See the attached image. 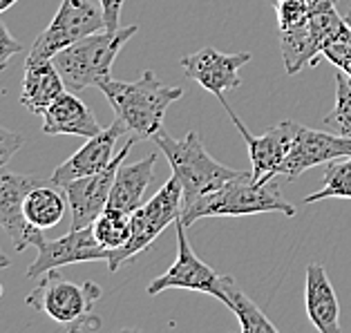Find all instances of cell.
I'll return each mask as SVG.
<instances>
[{
	"label": "cell",
	"instance_id": "7",
	"mask_svg": "<svg viewBox=\"0 0 351 333\" xmlns=\"http://www.w3.org/2000/svg\"><path fill=\"white\" fill-rule=\"evenodd\" d=\"M101 29H106V21L104 12L97 5L90 0H63L52 23L34 40L25 63L49 61L65 47H70L72 42Z\"/></svg>",
	"mask_w": 351,
	"mask_h": 333
},
{
	"label": "cell",
	"instance_id": "26",
	"mask_svg": "<svg viewBox=\"0 0 351 333\" xmlns=\"http://www.w3.org/2000/svg\"><path fill=\"white\" fill-rule=\"evenodd\" d=\"M276 14L280 29H293L309 21V3L306 0H282L276 7Z\"/></svg>",
	"mask_w": 351,
	"mask_h": 333
},
{
	"label": "cell",
	"instance_id": "35",
	"mask_svg": "<svg viewBox=\"0 0 351 333\" xmlns=\"http://www.w3.org/2000/svg\"><path fill=\"white\" fill-rule=\"evenodd\" d=\"M333 3H336V5H338V3H340V0H333Z\"/></svg>",
	"mask_w": 351,
	"mask_h": 333
},
{
	"label": "cell",
	"instance_id": "34",
	"mask_svg": "<svg viewBox=\"0 0 351 333\" xmlns=\"http://www.w3.org/2000/svg\"><path fill=\"white\" fill-rule=\"evenodd\" d=\"M0 297H3V284H0Z\"/></svg>",
	"mask_w": 351,
	"mask_h": 333
},
{
	"label": "cell",
	"instance_id": "23",
	"mask_svg": "<svg viewBox=\"0 0 351 333\" xmlns=\"http://www.w3.org/2000/svg\"><path fill=\"white\" fill-rule=\"evenodd\" d=\"M130 219H132L130 212L108 206L97 219H94V224H92L94 237H97L101 246H106L110 251L121 249V246L130 240V230H132Z\"/></svg>",
	"mask_w": 351,
	"mask_h": 333
},
{
	"label": "cell",
	"instance_id": "10",
	"mask_svg": "<svg viewBox=\"0 0 351 333\" xmlns=\"http://www.w3.org/2000/svg\"><path fill=\"white\" fill-rule=\"evenodd\" d=\"M134 141H139V139H136V136H130V139L125 141V146L117 152L112 164L101 170V173L74 179V182L63 186V190L67 195V201H70V210H72V228L92 226L94 219H97L101 212L108 208L117 170L125 161V157L130 155Z\"/></svg>",
	"mask_w": 351,
	"mask_h": 333
},
{
	"label": "cell",
	"instance_id": "4",
	"mask_svg": "<svg viewBox=\"0 0 351 333\" xmlns=\"http://www.w3.org/2000/svg\"><path fill=\"white\" fill-rule=\"evenodd\" d=\"M152 141L166 155L170 168H173V175L182 184L184 190L182 210L199 197H204V195L217 190V188L228 184L230 179H235L242 173V170L228 168L224 164H219L217 159H213L206 152V148H204L199 132L195 130L188 132L184 139H175V136L161 130L159 134L152 136Z\"/></svg>",
	"mask_w": 351,
	"mask_h": 333
},
{
	"label": "cell",
	"instance_id": "20",
	"mask_svg": "<svg viewBox=\"0 0 351 333\" xmlns=\"http://www.w3.org/2000/svg\"><path fill=\"white\" fill-rule=\"evenodd\" d=\"M56 188L58 186H54L52 179H49V182L32 188L29 195L25 197L23 212L25 219L32 226L45 230V228H54L63 219L65 208L70 206V201H67V195H61Z\"/></svg>",
	"mask_w": 351,
	"mask_h": 333
},
{
	"label": "cell",
	"instance_id": "14",
	"mask_svg": "<svg viewBox=\"0 0 351 333\" xmlns=\"http://www.w3.org/2000/svg\"><path fill=\"white\" fill-rule=\"evenodd\" d=\"M349 155H351V139H347V136L311 130V127L300 125L293 148H291L289 157L282 161L278 177L282 175L287 179H298L309 168L329 164L333 159L349 157Z\"/></svg>",
	"mask_w": 351,
	"mask_h": 333
},
{
	"label": "cell",
	"instance_id": "13",
	"mask_svg": "<svg viewBox=\"0 0 351 333\" xmlns=\"http://www.w3.org/2000/svg\"><path fill=\"white\" fill-rule=\"evenodd\" d=\"M251 61V54H224L215 47H202L199 52L188 54L182 58V70L188 79H193L202 85L204 90L215 94L219 103H226L224 92L235 90L242 85L239 79V67Z\"/></svg>",
	"mask_w": 351,
	"mask_h": 333
},
{
	"label": "cell",
	"instance_id": "19",
	"mask_svg": "<svg viewBox=\"0 0 351 333\" xmlns=\"http://www.w3.org/2000/svg\"><path fill=\"white\" fill-rule=\"evenodd\" d=\"M155 166H157V155H148L141 161H134V164L119 166L108 206L132 215L143 204L145 190H148V186L155 179Z\"/></svg>",
	"mask_w": 351,
	"mask_h": 333
},
{
	"label": "cell",
	"instance_id": "8",
	"mask_svg": "<svg viewBox=\"0 0 351 333\" xmlns=\"http://www.w3.org/2000/svg\"><path fill=\"white\" fill-rule=\"evenodd\" d=\"M177 228V260L164 275L155 278L148 284V295H159L168 288H188V291L197 293H208L224 300V275H219L215 269H210L206 262L197 258L193 246L188 244L186 226L182 221H175Z\"/></svg>",
	"mask_w": 351,
	"mask_h": 333
},
{
	"label": "cell",
	"instance_id": "5",
	"mask_svg": "<svg viewBox=\"0 0 351 333\" xmlns=\"http://www.w3.org/2000/svg\"><path fill=\"white\" fill-rule=\"evenodd\" d=\"M101 295L104 291L94 282L88 280L76 284L52 269L40 275V282L25 297V302L67 331H97L101 329V320L92 309L101 300Z\"/></svg>",
	"mask_w": 351,
	"mask_h": 333
},
{
	"label": "cell",
	"instance_id": "33",
	"mask_svg": "<svg viewBox=\"0 0 351 333\" xmlns=\"http://www.w3.org/2000/svg\"><path fill=\"white\" fill-rule=\"evenodd\" d=\"M267 3H269V5L273 7V10H276V7H278V5L282 3V0H267Z\"/></svg>",
	"mask_w": 351,
	"mask_h": 333
},
{
	"label": "cell",
	"instance_id": "15",
	"mask_svg": "<svg viewBox=\"0 0 351 333\" xmlns=\"http://www.w3.org/2000/svg\"><path fill=\"white\" fill-rule=\"evenodd\" d=\"M125 132H128L125 125L119 121V119H114L112 125L106 127V130H101L99 134L90 136L83 148H79L70 159H65L61 166L54 168L52 177H49L52 184L63 188L70 182H74V179L101 173L104 168H108L112 164V159L117 157L114 155L117 141L121 139Z\"/></svg>",
	"mask_w": 351,
	"mask_h": 333
},
{
	"label": "cell",
	"instance_id": "2",
	"mask_svg": "<svg viewBox=\"0 0 351 333\" xmlns=\"http://www.w3.org/2000/svg\"><path fill=\"white\" fill-rule=\"evenodd\" d=\"M260 212H282L287 217H293L295 206L285 199L280 186L273 179L255 182L251 173L242 170L228 184L186 206L179 221L191 228L197 219L204 217H244L260 215Z\"/></svg>",
	"mask_w": 351,
	"mask_h": 333
},
{
	"label": "cell",
	"instance_id": "24",
	"mask_svg": "<svg viewBox=\"0 0 351 333\" xmlns=\"http://www.w3.org/2000/svg\"><path fill=\"white\" fill-rule=\"evenodd\" d=\"M322 127L351 139V76L340 70L336 72V106L322 119Z\"/></svg>",
	"mask_w": 351,
	"mask_h": 333
},
{
	"label": "cell",
	"instance_id": "22",
	"mask_svg": "<svg viewBox=\"0 0 351 333\" xmlns=\"http://www.w3.org/2000/svg\"><path fill=\"white\" fill-rule=\"evenodd\" d=\"M322 199H351V155L329 161L324 168L322 188L306 195L304 204H315Z\"/></svg>",
	"mask_w": 351,
	"mask_h": 333
},
{
	"label": "cell",
	"instance_id": "11",
	"mask_svg": "<svg viewBox=\"0 0 351 333\" xmlns=\"http://www.w3.org/2000/svg\"><path fill=\"white\" fill-rule=\"evenodd\" d=\"M34 246H36L38 255L27 269V280H38L47 271L70 267V264L94 262V260L108 262L110 253H112L106 246L99 244V240L94 237L92 226L72 228L67 235L56 237V240H45V235H40Z\"/></svg>",
	"mask_w": 351,
	"mask_h": 333
},
{
	"label": "cell",
	"instance_id": "32",
	"mask_svg": "<svg viewBox=\"0 0 351 333\" xmlns=\"http://www.w3.org/2000/svg\"><path fill=\"white\" fill-rule=\"evenodd\" d=\"M342 16H345V21H347V25L351 27V7H347L345 12H342Z\"/></svg>",
	"mask_w": 351,
	"mask_h": 333
},
{
	"label": "cell",
	"instance_id": "29",
	"mask_svg": "<svg viewBox=\"0 0 351 333\" xmlns=\"http://www.w3.org/2000/svg\"><path fill=\"white\" fill-rule=\"evenodd\" d=\"M125 0H99L101 12H104V21H106V29L114 32L119 29V18H121V10H123Z\"/></svg>",
	"mask_w": 351,
	"mask_h": 333
},
{
	"label": "cell",
	"instance_id": "21",
	"mask_svg": "<svg viewBox=\"0 0 351 333\" xmlns=\"http://www.w3.org/2000/svg\"><path fill=\"white\" fill-rule=\"evenodd\" d=\"M221 304L228 306L230 311L237 315L239 329L244 333H276V324H273L267 315H264L258 304L248 297L242 286L237 284V280L233 275H224V300Z\"/></svg>",
	"mask_w": 351,
	"mask_h": 333
},
{
	"label": "cell",
	"instance_id": "31",
	"mask_svg": "<svg viewBox=\"0 0 351 333\" xmlns=\"http://www.w3.org/2000/svg\"><path fill=\"white\" fill-rule=\"evenodd\" d=\"M5 269H10V258L0 253V271H5Z\"/></svg>",
	"mask_w": 351,
	"mask_h": 333
},
{
	"label": "cell",
	"instance_id": "3",
	"mask_svg": "<svg viewBox=\"0 0 351 333\" xmlns=\"http://www.w3.org/2000/svg\"><path fill=\"white\" fill-rule=\"evenodd\" d=\"M136 32H139L136 25L119 27L114 32H94L90 36L72 42L63 52H58L52 61L72 92L101 88V85L112 79V65L117 54L121 52V47Z\"/></svg>",
	"mask_w": 351,
	"mask_h": 333
},
{
	"label": "cell",
	"instance_id": "18",
	"mask_svg": "<svg viewBox=\"0 0 351 333\" xmlns=\"http://www.w3.org/2000/svg\"><path fill=\"white\" fill-rule=\"evenodd\" d=\"M65 88L67 85L52 58L38 63H25L21 106L43 116V112L65 92Z\"/></svg>",
	"mask_w": 351,
	"mask_h": 333
},
{
	"label": "cell",
	"instance_id": "12",
	"mask_svg": "<svg viewBox=\"0 0 351 333\" xmlns=\"http://www.w3.org/2000/svg\"><path fill=\"white\" fill-rule=\"evenodd\" d=\"M224 110L233 119V123L239 132H242L246 146H248V157H251V175L255 182H269V179L278 177V170L282 161L289 157L291 148H293L295 134H298V123L293 121H282L273 125L260 136H253L246 130V125L239 121V116L230 110L228 103H221Z\"/></svg>",
	"mask_w": 351,
	"mask_h": 333
},
{
	"label": "cell",
	"instance_id": "27",
	"mask_svg": "<svg viewBox=\"0 0 351 333\" xmlns=\"http://www.w3.org/2000/svg\"><path fill=\"white\" fill-rule=\"evenodd\" d=\"M25 146V136L19 132L7 130L5 125H0V168L7 166L12 157Z\"/></svg>",
	"mask_w": 351,
	"mask_h": 333
},
{
	"label": "cell",
	"instance_id": "9",
	"mask_svg": "<svg viewBox=\"0 0 351 333\" xmlns=\"http://www.w3.org/2000/svg\"><path fill=\"white\" fill-rule=\"evenodd\" d=\"M49 182V179H40L34 175L12 173L10 168H0V228L10 237L16 253L25 251L27 246H34L36 240L43 235V230L32 226L25 219L23 204L29 195L32 188Z\"/></svg>",
	"mask_w": 351,
	"mask_h": 333
},
{
	"label": "cell",
	"instance_id": "25",
	"mask_svg": "<svg viewBox=\"0 0 351 333\" xmlns=\"http://www.w3.org/2000/svg\"><path fill=\"white\" fill-rule=\"evenodd\" d=\"M322 56L336 65L340 72L351 76V27L349 25L322 49Z\"/></svg>",
	"mask_w": 351,
	"mask_h": 333
},
{
	"label": "cell",
	"instance_id": "17",
	"mask_svg": "<svg viewBox=\"0 0 351 333\" xmlns=\"http://www.w3.org/2000/svg\"><path fill=\"white\" fill-rule=\"evenodd\" d=\"M306 315L315 329L320 333H340V304L336 291L331 286V280L327 278L322 264L311 262L306 267Z\"/></svg>",
	"mask_w": 351,
	"mask_h": 333
},
{
	"label": "cell",
	"instance_id": "1",
	"mask_svg": "<svg viewBox=\"0 0 351 333\" xmlns=\"http://www.w3.org/2000/svg\"><path fill=\"white\" fill-rule=\"evenodd\" d=\"M99 90L106 94L114 116L139 141L152 139L164 130L166 110L184 97L182 88L164 85L152 70H145L136 81L110 79Z\"/></svg>",
	"mask_w": 351,
	"mask_h": 333
},
{
	"label": "cell",
	"instance_id": "30",
	"mask_svg": "<svg viewBox=\"0 0 351 333\" xmlns=\"http://www.w3.org/2000/svg\"><path fill=\"white\" fill-rule=\"evenodd\" d=\"M16 3H19V0H0V14L7 12V10H10V7H14Z\"/></svg>",
	"mask_w": 351,
	"mask_h": 333
},
{
	"label": "cell",
	"instance_id": "6",
	"mask_svg": "<svg viewBox=\"0 0 351 333\" xmlns=\"http://www.w3.org/2000/svg\"><path fill=\"white\" fill-rule=\"evenodd\" d=\"M182 206H184L182 184H179V179L175 175H170V179L159 188L155 197L141 204V206L132 212L130 240H128L121 249L110 253L108 269L114 273L132 258H136L139 253H143L170 224H175V221L182 217Z\"/></svg>",
	"mask_w": 351,
	"mask_h": 333
},
{
	"label": "cell",
	"instance_id": "28",
	"mask_svg": "<svg viewBox=\"0 0 351 333\" xmlns=\"http://www.w3.org/2000/svg\"><path fill=\"white\" fill-rule=\"evenodd\" d=\"M19 52H23V45L12 36L10 29L5 27V23L0 21V70H5L7 63Z\"/></svg>",
	"mask_w": 351,
	"mask_h": 333
},
{
	"label": "cell",
	"instance_id": "16",
	"mask_svg": "<svg viewBox=\"0 0 351 333\" xmlns=\"http://www.w3.org/2000/svg\"><path fill=\"white\" fill-rule=\"evenodd\" d=\"M104 127L99 125L94 112L76 97L74 92H63L45 112H43V125L40 132L49 136H61V134H72V136H90L99 134Z\"/></svg>",
	"mask_w": 351,
	"mask_h": 333
}]
</instances>
